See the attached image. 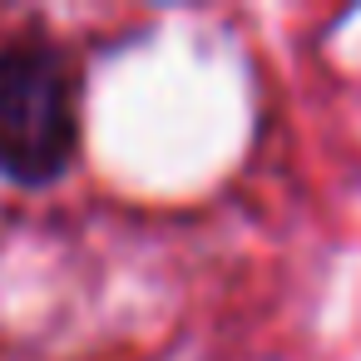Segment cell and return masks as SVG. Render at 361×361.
Returning <instances> with one entry per match:
<instances>
[{
	"instance_id": "obj_1",
	"label": "cell",
	"mask_w": 361,
	"mask_h": 361,
	"mask_svg": "<svg viewBox=\"0 0 361 361\" xmlns=\"http://www.w3.org/2000/svg\"><path fill=\"white\" fill-rule=\"evenodd\" d=\"M85 60L55 30L35 20L0 40V183H65L85 154Z\"/></svg>"
}]
</instances>
